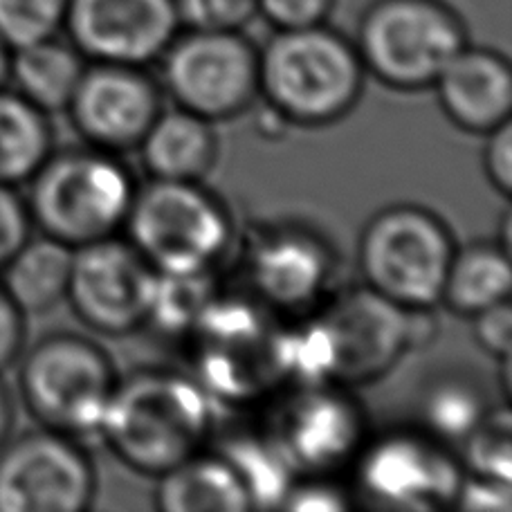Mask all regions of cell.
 Wrapping results in <instances>:
<instances>
[{
  "instance_id": "obj_24",
  "label": "cell",
  "mask_w": 512,
  "mask_h": 512,
  "mask_svg": "<svg viewBox=\"0 0 512 512\" xmlns=\"http://www.w3.org/2000/svg\"><path fill=\"white\" fill-rule=\"evenodd\" d=\"M52 151L50 115L16 90L0 88V182L9 187L27 185Z\"/></svg>"
},
{
  "instance_id": "obj_11",
  "label": "cell",
  "mask_w": 512,
  "mask_h": 512,
  "mask_svg": "<svg viewBox=\"0 0 512 512\" xmlns=\"http://www.w3.org/2000/svg\"><path fill=\"white\" fill-rule=\"evenodd\" d=\"M155 279L158 272L131 243L108 236L72 254L66 301L88 331L131 335L149 322Z\"/></svg>"
},
{
  "instance_id": "obj_2",
  "label": "cell",
  "mask_w": 512,
  "mask_h": 512,
  "mask_svg": "<svg viewBox=\"0 0 512 512\" xmlns=\"http://www.w3.org/2000/svg\"><path fill=\"white\" fill-rule=\"evenodd\" d=\"M364 79L355 43L328 25L277 30L259 48V99L292 126L340 122L360 102Z\"/></svg>"
},
{
  "instance_id": "obj_28",
  "label": "cell",
  "mask_w": 512,
  "mask_h": 512,
  "mask_svg": "<svg viewBox=\"0 0 512 512\" xmlns=\"http://www.w3.org/2000/svg\"><path fill=\"white\" fill-rule=\"evenodd\" d=\"M459 461L465 474L510 483L512 477V420L508 407L490 409L461 443Z\"/></svg>"
},
{
  "instance_id": "obj_20",
  "label": "cell",
  "mask_w": 512,
  "mask_h": 512,
  "mask_svg": "<svg viewBox=\"0 0 512 512\" xmlns=\"http://www.w3.org/2000/svg\"><path fill=\"white\" fill-rule=\"evenodd\" d=\"M155 479L153 504L162 512L252 510L248 490L221 454L203 450Z\"/></svg>"
},
{
  "instance_id": "obj_16",
  "label": "cell",
  "mask_w": 512,
  "mask_h": 512,
  "mask_svg": "<svg viewBox=\"0 0 512 512\" xmlns=\"http://www.w3.org/2000/svg\"><path fill=\"white\" fill-rule=\"evenodd\" d=\"M162 111V90L144 68L120 63L86 66L66 113L88 146L135 151Z\"/></svg>"
},
{
  "instance_id": "obj_26",
  "label": "cell",
  "mask_w": 512,
  "mask_h": 512,
  "mask_svg": "<svg viewBox=\"0 0 512 512\" xmlns=\"http://www.w3.org/2000/svg\"><path fill=\"white\" fill-rule=\"evenodd\" d=\"M218 454L225 456L239 474L252 508L281 506L292 483L297 481V472L272 436H236Z\"/></svg>"
},
{
  "instance_id": "obj_1",
  "label": "cell",
  "mask_w": 512,
  "mask_h": 512,
  "mask_svg": "<svg viewBox=\"0 0 512 512\" xmlns=\"http://www.w3.org/2000/svg\"><path fill=\"white\" fill-rule=\"evenodd\" d=\"M214 427V398L196 378L144 369L117 378L97 436L126 468L160 477L205 450Z\"/></svg>"
},
{
  "instance_id": "obj_36",
  "label": "cell",
  "mask_w": 512,
  "mask_h": 512,
  "mask_svg": "<svg viewBox=\"0 0 512 512\" xmlns=\"http://www.w3.org/2000/svg\"><path fill=\"white\" fill-rule=\"evenodd\" d=\"M483 169H486L492 189L508 198L512 191V122L497 126L486 135Z\"/></svg>"
},
{
  "instance_id": "obj_32",
  "label": "cell",
  "mask_w": 512,
  "mask_h": 512,
  "mask_svg": "<svg viewBox=\"0 0 512 512\" xmlns=\"http://www.w3.org/2000/svg\"><path fill=\"white\" fill-rule=\"evenodd\" d=\"M32 236V221L25 198L18 196L16 187L0 182V268L12 259V254Z\"/></svg>"
},
{
  "instance_id": "obj_39",
  "label": "cell",
  "mask_w": 512,
  "mask_h": 512,
  "mask_svg": "<svg viewBox=\"0 0 512 512\" xmlns=\"http://www.w3.org/2000/svg\"><path fill=\"white\" fill-rule=\"evenodd\" d=\"M9 61H12V50L0 41V88H7L9 84Z\"/></svg>"
},
{
  "instance_id": "obj_34",
  "label": "cell",
  "mask_w": 512,
  "mask_h": 512,
  "mask_svg": "<svg viewBox=\"0 0 512 512\" xmlns=\"http://www.w3.org/2000/svg\"><path fill=\"white\" fill-rule=\"evenodd\" d=\"M452 508L472 510V512H510L512 510L510 483L465 474L461 481L459 495H456Z\"/></svg>"
},
{
  "instance_id": "obj_13",
  "label": "cell",
  "mask_w": 512,
  "mask_h": 512,
  "mask_svg": "<svg viewBox=\"0 0 512 512\" xmlns=\"http://www.w3.org/2000/svg\"><path fill=\"white\" fill-rule=\"evenodd\" d=\"M270 436L304 477H328L346 468L369 438L360 402L349 387L333 382L297 387Z\"/></svg>"
},
{
  "instance_id": "obj_23",
  "label": "cell",
  "mask_w": 512,
  "mask_h": 512,
  "mask_svg": "<svg viewBox=\"0 0 512 512\" xmlns=\"http://www.w3.org/2000/svg\"><path fill=\"white\" fill-rule=\"evenodd\" d=\"M510 252L497 241L456 245L447 270L441 304L454 315L474 317L481 310L510 301Z\"/></svg>"
},
{
  "instance_id": "obj_18",
  "label": "cell",
  "mask_w": 512,
  "mask_h": 512,
  "mask_svg": "<svg viewBox=\"0 0 512 512\" xmlns=\"http://www.w3.org/2000/svg\"><path fill=\"white\" fill-rule=\"evenodd\" d=\"M432 88L447 120L465 133L488 135L510 122L512 68L495 50L468 43L447 63Z\"/></svg>"
},
{
  "instance_id": "obj_33",
  "label": "cell",
  "mask_w": 512,
  "mask_h": 512,
  "mask_svg": "<svg viewBox=\"0 0 512 512\" xmlns=\"http://www.w3.org/2000/svg\"><path fill=\"white\" fill-rule=\"evenodd\" d=\"M472 337L483 353L490 358H508L512 349V306L501 301L472 317Z\"/></svg>"
},
{
  "instance_id": "obj_29",
  "label": "cell",
  "mask_w": 512,
  "mask_h": 512,
  "mask_svg": "<svg viewBox=\"0 0 512 512\" xmlns=\"http://www.w3.org/2000/svg\"><path fill=\"white\" fill-rule=\"evenodd\" d=\"M66 7L68 0H0V41L16 50L57 36Z\"/></svg>"
},
{
  "instance_id": "obj_35",
  "label": "cell",
  "mask_w": 512,
  "mask_h": 512,
  "mask_svg": "<svg viewBox=\"0 0 512 512\" xmlns=\"http://www.w3.org/2000/svg\"><path fill=\"white\" fill-rule=\"evenodd\" d=\"M349 506L351 499L333 483H328L326 477H306V481H295L281 504V508L315 512L346 510Z\"/></svg>"
},
{
  "instance_id": "obj_12",
  "label": "cell",
  "mask_w": 512,
  "mask_h": 512,
  "mask_svg": "<svg viewBox=\"0 0 512 512\" xmlns=\"http://www.w3.org/2000/svg\"><path fill=\"white\" fill-rule=\"evenodd\" d=\"M409 310L371 288H351L317 306V324L331 353L333 384L360 387L376 382L409 353Z\"/></svg>"
},
{
  "instance_id": "obj_15",
  "label": "cell",
  "mask_w": 512,
  "mask_h": 512,
  "mask_svg": "<svg viewBox=\"0 0 512 512\" xmlns=\"http://www.w3.org/2000/svg\"><path fill=\"white\" fill-rule=\"evenodd\" d=\"M63 30L90 63L146 68L180 32L176 0H68Z\"/></svg>"
},
{
  "instance_id": "obj_6",
  "label": "cell",
  "mask_w": 512,
  "mask_h": 512,
  "mask_svg": "<svg viewBox=\"0 0 512 512\" xmlns=\"http://www.w3.org/2000/svg\"><path fill=\"white\" fill-rule=\"evenodd\" d=\"M454 250V236L441 216L420 205H391L364 225L358 265L364 286L391 304L436 308Z\"/></svg>"
},
{
  "instance_id": "obj_10",
  "label": "cell",
  "mask_w": 512,
  "mask_h": 512,
  "mask_svg": "<svg viewBox=\"0 0 512 512\" xmlns=\"http://www.w3.org/2000/svg\"><path fill=\"white\" fill-rule=\"evenodd\" d=\"M95 468L77 438L36 429L0 447V512H84Z\"/></svg>"
},
{
  "instance_id": "obj_22",
  "label": "cell",
  "mask_w": 512,
  "mask_h": 512,
  "mask_svg": "<svg viewBox=\"0 0 512 512\" xmlns=\"http://www.w3.org/2000/svg\"><path fill=\"white\" fill-rule=\"evenodd\" d=\"M72 254L70 245L50 236H30L0 268V283L25 317L43 315L66 301Z\"/></svg>"
},
{
  "instance_id": "obj_5",
  "label": "cell",
  "mask_w": 512,
  "mask_h": 512,
  "mask_svg": "<svg viewBox=\"0 0 512 512\" xmlns=\"http://www.w3.org/2000/svg\"><path fill=\"white\" fill-rule=\"evenodd\" d=\"M18 358V393L36 423L72 438L99 432L117 384L102 346L84 335L54 333Z\"/></svg>"
},
{
  "instance_id": "obj_21",
  "label": "cell",
  "mask_w": 512,
  "mask_h": 512,
  "mask_svg": "<svg viewBox=\"0 0 512 512\" xmlns=\"http://www.w3.org/2000/svg\"><path fill=\"white\" fill-rule=\"evenodd\" d=\"M86 66L75 45L50 36L12 50L9 81L18 95L52 117L66 113Z\"/></svg>"
},
{
  "instance_id": "obj_31",
  "label": "cell",
  "mask_w": 512,
  "mask_h": 512,
  "mask_svg": "<svg viewBox=\"0 0 512 512\" xmlns=\"http://www.w3.org/2000/svg\"><path fill=\"white\" fill-rule=\"evenodd\" d=\"M335 5L337 0H256V14L274 30H304L326 25Z\"/></svg>"
},
{
  "instance_id": "obj_7",
  "label": "cell",
  "mask_w": 512,
  "mask_h": 512,
  "mask_svg": "<svg viewBox=\"0 0 512 512\" xmlns=\"http://www.w3.org/2000/svg\"><path fill=\"white\" fill-rule=\"evenodd\" d=\"M128 243L155 272H205L234 241L227 207L200 182L151 180L126 216Z\"/></svg>"
},
{
  "instance_id": "obj_30",
  "label": "cell",
  "mask_w": 512,
  "mask_h": 512,
  "mask_svg": "<svg viewBox=\"0 0 512 512\" xmlns=\"http://www.w3.org/2000/svg\"><path fill=\"white\" fill-rule=\"evenodd\" d=\"M180 27L196 32H243L256 16V0H176Z\"/></svg>"
},
{
  "instance_id": "obj_19",
  "label": "cell",
  "mask_w": 512,
  "mask_h": 512,
  "mask_svg": "<svg viewBox=\"0 0 512 512\" xmlns=\"http://www.w3.org/2000/svg\"><path fill=\"white\" fill-rule=\"evenodd\" d=\"M137 151L151 180L203 182L218 160V137L205 117L162 108Z\"/></svg>"
},
{
  "instance_id": "obj_9",
  "label": "cell",
  "mask_w": 512,
  "mask_h": 512,
  "mask_svg": "<svg viewBox=\"0 0 512 512\" xmlns=\"http://www.w3.org/2000/svg\"><path fill=\"white\" fill-rule=\"evenodd\" d=\"M351 465L360 495L396 510L450 508L465 477L450 445L420 427L367 438Z\"/></svg>"
},
{
  "instance_id": "obj_27",
  "label": "cell",
  "mask_w": 512,
  "mask_h": 512,
  "mask_svg": "<svg viewBox=\"0 0 512 512\" xmlns=\"http://www.w3.org/2000/svg\"><path fill=\"white\" fill-rule=\"evenodd\" d=\"M216 299L212 270L162 274L158 272L149 322L167 333L189 335L200 315Z\"/></svg>"
},
{
  "instance_id": "obj_3",
  "label": "cell",
  "mask_w": 512,
  "mask_h": 512,
  "mask_svg": "<svg viewBox=\"0 0 512 512\" xmlns=\"http://www.w3.org/2000/svg\"><path fill=\"white\" fill-rule=\"evenodd\" d=\"M27 185L32 225L72 250L122 230L137 191L117 155L95 146L52 151Z\"/></svg>"
},
{
  "instance_id": "obj_14",
  "label": "cell",
  "mask_w": 512,
  "mask_h": 512,
  "mask_svg": "<svg viewBox=\"0 0 512 512\" xmlns=\"http://www.w3.org/2000/svg\"><path fill=\"white\" fill-rule=\"evenodd\" d=\"M196 337L198 382L212 398L243 400L277 376L274 337L263 315L248 301L221 299L191 328Z\"/></svg>"
},
{
  "instance_id": "obj_8",
  "label": "cell",
  "mask_w": 512,
  "mask_h": 512,
  "mask_svg": "<svg viewBox=\"0 0 512 512\" xmlns=\"http://www.w3.org/2000/svg\"><path fill=\"white\" fill-rule=\"evenodd\" d=\"M162 86L178 108L223 122L259 99V48L243 32L176 36L160 57Z\"/></svg>"
},
{
  "instance_id": "obj_17",
  "label": "cell",
  "mask_w": 512,
  "mask_h": 512,
  "mask_svg": "<svg viewBox=\"0 0 512 512\" xmlns=\"http://www.w3.org/2000/svg\"><path fill=\"white\" fill-rule=\"evenodd\" d=\"M245 272L261 306L299 315L322 304L333 277V256L315 232L279 225L252 241Z\"/></svg>"
},
{
  "instance_id": "obj_25",
  "label": "cell",
  "mask_w": 512,
  "mask_h": 512,
  "mask_svg": "<svg viewBox=\"0 0 512 512\" xmlns=\"http://www.w3.org/2000/svg\"><path fill=\"white\" fill-rule=\"evenodd\" d=\"M492 407L477 382L443 376L429 384L420 398V429L445 445L463 443Z\"/></svg>"
},
{
  "instance_id": "obj_37",
  "label": "cell",
  "mask_w": 512,
  "mask_h": 512,
  "mask_svg": "<svg viewBox=\"0 0 512 512\" xmlns=\"http://www.w3.org/2000/svg\"><path fill=\"white\" fill-rule=\"evenodd\" d=\"M25 346V315L16 308V304L0 283V371L18 360Z\"/></svg>"
},
{
  "instance_id": "obj_38",
  "label": "cell",
  "mask_w": 512,
  "mask_h": 512,
  "mask_svg": "<svg viewBox=\"0 0 512 512\" xmlns=\"http://www.w3.org/2000/svg\"><path fill=\"white\" fill-rule=\"evenodd\" d=\"M12 427H14V398L5 387V382L0 380V447L7 443L9 436H12Z\"/></svg>"
},
{
  "instance_id": "obj_4",
  "label": "cell",
  "mask_w": 512,
  "mask_h": 512,
  "mask_svg": "<svg viewBox=\"0 0 512 512\" xmlns=\"http://www.w3.org/2000/svg\"><path fill=\"white\" fill-rule=\"evenodd\" d=\"M468 45L463 18L445 0H373L355 50L367 75L402 93L432 88Z\"/></svg>"
}]
</instances>
